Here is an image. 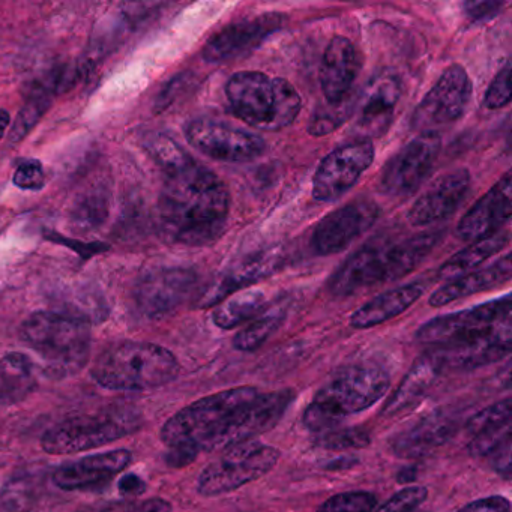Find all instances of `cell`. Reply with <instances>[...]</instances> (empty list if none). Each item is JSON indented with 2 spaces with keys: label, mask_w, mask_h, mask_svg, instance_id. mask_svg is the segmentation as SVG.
I'll list each match as a JSON object with an SVG mask.
<instances>
[{
  "label": "cell",
  "mask_w": 512,
  "mask_h": 512,
  "mask_svg": "<svg viewBox=\"0 0 512 512\" xmlns=\"http://www.w3.org/2000/svg\"><path fill=\"white\" fill-rule=\"evenodd\" d=\"M511 268V254L506 253L487 268L478 269L449 281L448 284L436 290L428 302L433 308L445 307L458 299L502 286L511 280Z\"/></svg>",
  "instance_id": "83f0119b"
},
{
  "label": "cell",
  "mask_w": 512,
  "mask_h": 512,
  "mask_svg": "<svg viewBox=\"0 0 512 512\" xmlns=\"http://www.w3.org/2000/svg\"><path fill=\"white\" fill-rule=\"evenodd\" d=\"M391 386L388 371L376 364H355L341 368L314 395L302 422L320 434L337 428L347 416L373 407Z\"/></svg>",
  "instance_id": "3957f363"
},
{
  "label": "cell",
  "mask_w": 512,
  "mask_h": 512,
  "mask_svg": "<svg viewBox=\"0 0 512 512\" xmlns=\"http://www.w3.org/2000/svg\"><path fill=\"white\" fill-rule=\"evenodd\" d=\"M511 184V173L506 172L461 218L457 226L458 238L475 242L502 230L512 215Z\"/></svg>",
  "instance_id": "7402d4cb"
},
{
  "label": "cell",
  "mask_w": 512,
  "mask_h": 512,
  "mask_svg": "<svg viewBox=\"0 0 512 512\" xmlns=\"http://www.w3.org/2000/svg\"><path fill=\"white\" fill-rule=\"evenodd\" d=\"M428 490L422 485H412L397 491L373 512H413L427 500Z\"/></svg>",
  "instance_id": "f35d334b"
},
{
  "label": "cell",
  "mask_w": 512,
  "mask_h": 512,
  "mask_svg": "<svg viewBox=\"0 0 512 512\" xmlns=\"http://www.w3.org/2000/svg\"><path fill=\"white\" fill-rule=\"evenodd\" d=\"M472 97V82L461 65H451L425 95L412 116V127L421 133L454 124L466 112Z\"/></svg>",
  "instance_id": "7c38bea8"
},
{
  "label": "cell",
  "mask_w": 512,
  "mask_h": 512,
  "mask_svg": "<svg viewBox=\"0 0 512 512\" xmlns=\"http://www.w3.org/2000/svg\"><path fill=\"white\" fill-rule=\"evenodd\" d=\"M442 140L437 133H421L386 163L380 176L383 194L407 197L415 193L433 172Z\"/></svg>",
  "instance_id": "5bb4252c"
},
{
  "label": "cell",
  "mask_w": 512,
  "mask_h": 512,
  "mask_svg": "<svg viewBox=\"0 0 512 512\" xmlns=\"http://www.w3.org/2000/svg\"><path fill=\"white\" fill-rule=\"evenodd\" d=\"M503 4L499 2H473V4H466L467 16L472 17V20H488L496 16L502 10Z\"/></svg>",
  "instance_id": "f6af8a7d"
},
{
  "label": "cell",
  "mask_w": 512,
  "mask_h": 512,
  "mask_svg": "<svg viewBox=\"0 0 512 512\" xmlns=\"http://www.w3.org/2000/svg\"><path fill=\"white\" fill-rule=\"evenodd\" d=\"M20 335L43 359L46 376L65 379L88 364L91 329L80 317L41 311L25 320Z\"/></svg>",
  "instance_id": "8992f818"
},
{
  "label": "cell",
  "mask_w": 512,
  "mask_h": 512,
  "mask_svg": "<svg viewBox=\"0 0 512 512\" xmlns=\"http://www.w3.org/2000/svg\"><path fill=\"white\" fill-rule=\"evenodd\" d=\"M196 275L188 269H160L143 278L137 287L140 310L151 317L172 313L190 295Z\"/></svg>",
  "instance_id": "d4e9b609"
},
{
  "label": "cell",
  "mask_w": 512,
  "mask_h": 512,
  "mask_svg": "<svg viewBox=\"0 0 512 512\" xmlns=\"http://www.w3.org/2000/svg\"><path fill=\"white\" fill-rule=\"evenodd\" d=\"M374 161L370 140H356L340 146L323 158L313 178V197L319 202H334L355 187Z\"/></svg>",
  "instance_id": "9a60e30c"
},
{
  "label": "cell",
  "mask_w": 512,
  "mask_h": 512,
  "mask_svg": "<svg viewBox=\"0 0 512 512\" xmlns=\"http://www.w3.org/2000/svg\"><path fill=\"white\" fill-rule=\"evenodd\" d=\"M50 106L49 95L43 91H37L31 98H29L26 106L20 112L17 118L16 125L11 131V142H19L22 140L32 128L35 127L41 116L46 112L47 107Z\"/></svg>",
  "instance_id": "74e56055"
},
{
  "label": "cell",
  "mask_w": 512,
  "mask_h": 512,
  "mask_svg": "<svg viewBox=\"0 0 512 512\" xmlns=\"http://www.w3.org/2000/svg\"><path fill=\"white\" fill-rule=\"evenodd\" d=\"M439 242V233H419L397 241L394 238L371 239L353 253L332 275L329 289L335 296L356 292L398 280L410 274Z\"/></svg>",
  "instance_id": "7a4b0ae2"
},
{
  "label": "cell",
  "mask_w": 512,
  "mask_h": 512,
  "mask_svg": "<svg viewBox=\"0 0 512 512\" xmlns=\"http://www.w3.org/2000/svg\"><path fill=\"white\" fill-rule=\"evenodd\" d=\"M457 428L454 416L437 410L395 433L389 439V448L395 457L415 460L445 445L455 436Z\"/></svg>",
  "instance_id": "cb8c5ba5"
},
{
  "label": "cell",
  "mask_w": 512,
  "mask_h": 512,
  "mask_svg": "<svg viewBox=\"0 0 512 512\" xmlns=\"http://www.w3.org/2000/svg\"><path fill=\"white\" fill-rule=\"evenodd\" d=\"M11 116L7 110H0V139L4 137L5 131H7L8 125H10Z\"/></svg>",
  "instance_id": "c3c4849f"
},
{
  "label": "cell",
  "mask_w": 512,
  "mask_h": 512,
  "mask_svg": "<svg viewBox=\"0 0 512 512\" xmlns=\"http://www.w3.org/2000/svg\"><path fill=\"white\" fill-rule=\"evenodd\" d=\"M401 92L400 79L392 73L377 74L368 82L353 109L359 140L376 139L389 130Z\"/></svg>",
  "instance_id": "d6986e66"
},
{
  "label": "cell",
  "mask_w": 512,
  "mask_h": 512,
  "mask_svg": "<svg viewBox=\"0 0 512 512\" xmlns=\"http://www.w3.org/2000/svg\"><path fill=\"white\" fill-rule=\"evenodd\" d=\"M355 464H358V460L353 457H343L338 458V460L329 461L328 466L325 467L326 470H347L350 469V467L355 466Z\"/></svg>",
  "instance_id": "7dc6e473"
},
{
  "label": "cell",
  "mask_w": 512,
  "mask_h": 512,
  "mask_svg": "<svg viewBox=\"0 0 512 512\" xmlns=\"http://www.w3.org/2000/svg\"><path fill=\"white\" fill-rule=\"evenodd\" d=\"M185 134L193 148L223 163H250L262 157L266 149V142L259 134L215 119H196L188 125Z\"/></svg>",
  "instance_id": "4fadbf2b"
},
{
  "label": "cell",
  "mask_w": 512,
  "mask_h": 512,
  "mask_svg": "<svg viewBox=\"0 0 512 512\" xmlns=\"http://www.w3.org/2000/svg\"><path fill=\"white\" fill-rule=\"evenodd\" d=\"M166 173L158 202L164 233L172 241L190 247L218 241L229 220L226 184L191 157Z\"/></svg>",
  "instance_id": "6da1fadb"
},
{
  "label": "cell",
  "mask_w": 512,
  "mask_h": 512,
  "mask_svg": "<svg viewBox=\"0 0 512 512\" xmlns=\"http://www.w3.org/2000/svg\"><path fill=\"white\" fill-rule=\"evenodd\" d=\"M457 512H511V502L505 496H487L461 506Z\"/></svg>",
  "instance_id": "ee69618b"
},
{
  "label": "cell",
  "mask_w": 512,
  "mask_h": 512,
  "mask_svg": "<svg viewBox=\"0 0 512 512\" xmlns=\"http://www.w3.org/2000/svg\"><path fill=\"white\" fill-rule=\"evenodd\" d=\"M470 173L466 169L445 173L433 182L422 196L418 197L407 220L413 227H424L428 224L445 220L460 208L470 190Z\"/></svg>",
  "instance_id": "44dd1931"
},
{
  "label": "cell",
  "mask_w": 512,
  "mask_h": 512,
  "mask_svg": "<svg viewBox=\"0 0 512 512\" xmlns=\"http://www.w3.org/2000/svg\"><path fill=\"white\" fill-rule=\"evenodd\" d=\"M224 451L200 473L197 481L200 496L218 497L233 493L268 475L281 457L280 449L257 440L238 443Z\"/></svg>",
  "instance_id": "9c48e42d"
},
{
  "label": "cell",
  "mask_w": 512,
  "mask_h": 512,
  "mask_svg": "<svg viewBox=\"0 0 512 512\" xmlns=\"http://www.w3.org/2000/svg\"><path fill=\"white\" fill-rule=\"evenodd\" d=\"M284 316L286 313H284L283 307H269L265 313L251 320L235 335L233 347L239 352H254L259 349L280 328Z\"/></svg>",
  "instance_id": "d6a6232c"
},
{
  "label": "cell",
  "mask_w": 512,
  "mask_h": 512,
  "mask_svg": "<svg viewBox=\"0 0 512 512\" xmlns=\"http://www.w3.org/2000/svg\"><path fill=\"white\" fill-rule=\"evenodd\" d=\"M227 101L236 118L260 131L289 127L301 112L302 101L289 80L259 71H242L227 82Z\"/></svg>",
  "instance_id": "277c9868"
},
{
  "label": "cell",
  "mask_w": 512,
  "mask_h": 512,
  "mask_svg": "<svg viewBox=\"0 0 512 512\" xmlns=\"http://www.w3.org/2000/svg\"><path fill=\"white\" fill-rule=\"evenodd\" d=\"M443 364L433 349L427 350L413 362L400 385L392 392L382 409V416L394 418L400 413L407 412L418 406L425 395L431 391L440 374L443 373Z\"/></svg>",
  "instance_id": "4316f807"
},
{
  "label": "cell",
  "mask_w": 512,
  "mask_h": 512,
  "mask_svg": "<svg viewBox=\"0 0 512 512\" xmlns=\"http://www.w3.org/2000/svg\"><path fill=\"white\" fill-rule=\"evenodd\" d=\"M511 322V298L508 295L457 313L434 317L416 331V340L430 346L455 343Z\"/></svg>",
  "instance_id": "8fae6325"
},
{
  "label": "cell",
  "mask_w": 512,
  "mask_h": 512,
  "mask_svg": "<svg viewBox=\"0 0 512 512\" xmlns=\"http://www.w3.org/2000/svg\"><path fill=\"white\" fill-rule=\"evenodd\" d=\"M172 505L166 499L154 497L149 500H133V502L112 503L107 506L83 509L79 512H170Z\"/></svg>",
  "instance_id": "b9f144b4"
},
{
  "label": "cell",
  "mask_w": 512,
  "mask_h": 512,
  "mask_svg": "<svg viewBox=\"0 0 512 512\" xmlns=\"http://www.w3.org/2000/svg\"><path fill=\"white\" fill-rule=\"evenodd\" d=\"M37 388L35 365L23 353H8L0 359V404H17Z\"/></svg>",
  "instance_id": "f546056e"
},
{
  "label": "cell",
  "mask_w": 512,
  "mask_h": 512,
  "mask_svg": "<svg viewBox=\"0 0 512 512\" xmlns=\"http://www.w3.org/2000/svg\"><path fill=\"white\" fill-rule=\"evenodd\" d=\"M284 253L281 250H268L239 260L227 268L197 299V307H217L233 293L241 292L263 278L275 274L283 266Z\"/></svg>",
  "instance_id": "ffe728a7"
},
{
  "label": "cell",
  "mask_w": 512,
  "mask_h": 512,
  "mask_svg": "<svg viewBox=\"0 0 512 512\" xmlns=\"http://www.w3.org/2000/svg\"><path fill=\"white\" fill-rule=\"evenodd\" d=\"M422 295L424 286L416 283L380 293L350 316V326L355 329H368L382 325L409 310Z\"/></svg>",
  "instance_id": "f1b7e54d"
},
{
  "label": "cell",
  "mask_w": 512,
  "mask_h": 512,
  "mask_svg": "<svg viewBox=\"0 0 512 512\" xmlns=\"http://www.w3.org/2000/svg\"><path fill=\"white\" fill-rule=\"evenodd\" d=\"M133 454L128 449L91 455L76 463L65 464L53 473V484L65 491L103 488L130 466Z\"/></svg>",
  "instance_id": "603a6c76"
},
{
  "label": "cell",
  "mask_w": 512,
  "mask_h": 512,
  "mask_svg": "<svg viewBox=\"0 0 512 512\" xmlns=\"http://www.w3.org/2000/svg\"><path fill=\"white\" fill-rule=\"evenodd\" d=\"M355 104L356 98L349 97L341 103H326L325 106L319 107L308 124V133L314 137L328 136V134L334 133L352 115Z\"/></svg>",
  "instance_id": "e575fe53"
},
{
  "label": "cell",
  "mask_w": 512,
  "mask_h": 512,
  "mask_svg": "<svg viewBox=\"0 0 512 512\" xmlns=\"http://www.w3.org/2000/svg\"><path fill=\"white\" fill-rule=\"evenodd\" d=\"M376 508L377 497L373 493L353 490L329 497L316 512H373Z\"/></svg>",
  "instance_id": "8d00e7d4"
},
{
  "label": "cell",
  "mask_w": 512,
  "mask_h": 512,
  "mask_svg": "<svg viewBox=\"0 0 512 512\" xmlns=\"http://www.w3.org/2000/svg\"><path fill=\"white\" fill-rule=\"evenodd\" d=\"M379 214V206L365 199L335 209L314 229L311 238L314 251L320 256L341 253L376 223Z\"/></svg>",
  "instance_id": "2e32d148"
},
{
  "label": "cell",
  "mask_w": 512,
  "mask_h": 512,
  "mask_svg": "<svg viewBox=\"0 0 512 512\" xmlns=\"http://www.w3.org/2000/svg\"><path fill=\"white\" fill-rule=\"evenodd\" d=\"M13 182L20 190H41L46 184V175L40 161L28 160L20 164L14 173Z\"/></svg>",
  "instance_id": "7bdbcfd3"
},
{
  "label": "cell",
  "mask_w": 512,
  "mask_h": 512,
  "mask_svg": "<svg viewBox=\"0 0 512 512\" xmlns=\"http://www.w3.org/2000/svg\"><path fill=\"white\" fill-rule=\"evenodd\" d=\"M295 400L292 389L257 395L230 416L229 421L215 434L208 452L227 449L238 443L250 442L277 427L284 413Z\"/></svg>",
  "instance_id": "30bf717a"
},
{
  "label": "cell",
  "mask_w": 512,
  "mask_h": 512,
  "mask_svg": "<svg viewBox=\"0 0 512 512\" xmlns=\"http://www.w3.org/2000/svg\"><path fill=\"white\" fill-rule=\"evenodd\" d=\"M359 55L352 41L334 37L323 53L320 85L326 103L338 104L352 97V88L359 74Z\"/></svg>",
  "instance_id": "484cf974"
},
{
  "label": "cell",
  "mask_w": 512,
  "mask_h": 512,
  "mask_svg": "<svg viewBox=\"0 0 512 512\" xmlns=\"http://www.w3.org/2000/svg\"><path fill=\"white\" fill-rule=\"evenodd\" d=\"M509 245V233L500 232L494 235L487 236V238L479 239V241L472 242L469 247L464 250L458 251L454 256L449 257L442 268L439 269V277L454 278L461 277L466 272L478 268L482 263L487 262L491 256L502 251L503 248Z\"/></svg>",
  "instance_id": "1f68e13d"
},
{
  "label": "cell",
  "mask_w": 512,
  "mask_h": 512,
  "mask_svg": "<svg viewBox=\"0 0 512 512\" xmlns=\"http://www.w3.org/2000/svg\"><path fill=\"white\" fill-rule=\"evenodd\" d=\"M257 395L254 386H238L200 398L167 419L161 428V440L169 451H184L194 457L208 452L209 443L230 416Z\"/></svg>",
  "instance_id": "52a82bcc"
},
{
  "label": "cell",
  "mask_w": 512,
  "mask_h": 512,
  "mask_svg": "<svg viewBox=\"0 0 512 512\" xmlns=\"http://www.w3.org/2000/svg\"><path fill=\"white\" fill-rule=\"evenodd\" d=\"M268 308L269 299L265 292L245 289L233 293L232 296L218 304L212 314V319L218 328L232 331L238 326L250 323L260 314L265 313Z\"/></svg>",
  "instance_id": "4dcf8cb0"
},
{
  "label": "cell",
  "mask_w": 512,
  "mask_h": 512,
  "mask_svg": "<svg viewBox=\"0 0 512 512\" xmlns=\"http://www.w3.org/2000/svg\"><path fill=\"white\" fill-rule=\"evenodd\" d=\"M179 371L181 365L170 350L158 344L124 341L107 347L91 374L103 388L146 391L173 382Z\"/></svg>",
  "instance_id": "5b68a950"
},
{
  "label": "cell",
  "mask_w": 512,
  "mask_h": 512,
  "mask_svg": "<svg viewBox=\"0 0 512 512\" xmlns=\"http://www.w3.org/2000/svg\"><path fill=\"white\" fill-rule=\"evenodd\" d=\"M511 322L455 343L433 346L443 370L469 371L502 361L511 353Z\"/></svg>",
  "instance_id": "ac0fdd59"
},
{
  "label": "cell",
  "mask_w": 512,
  "mask_h": 512,
  "mask_svg": "<svg viewBox=\"0 0 512 512\" xmlns=\"http://www.w3.org/2000/svg\"><path fill=\"white\" fill-rule=\"evenodd\" d=\"M37 500V485L29 476L11 478L0 490V512H29Z\"/></svg>",
  "instance_id": "836d02e7"
},
{
  "label": "cell",
  "mask_w": 512,
  "mask_h": 512,
  "mask_svg": "<svg viewBox=\"0 0 512 512\" xmlns=\"http://www.w3.org/2000/svg\"><path fill=\"white\" fill-rule=\"evenodd\" d=\"M140 425L142 416L136 407L116 404L95 413L65 419L44 434L41 446L52 455L89 451L130 436Z\"/></svg>",
  "instance_id": "ba28073f"
},
{
  "label": "cell",
  "mask_w": 512,
  "mask_h": 512,
  "mask_svg": "<svg viewBox=\"0 0 512 512\" xmlns=\"http://www.w3.org/2000/svg\"><path fill=\"white\" fill-rule=\"evenodd\" d=\"M511 103V64L506 62L485 92L484 106L490 110L503 109Z\"/></svg>",
  "instance_id": "60d3db41"
},
{
  "label": "cell",
  "mask_w": 512,
  "mask_h": 512,
  "mask_svg": "<svg viewBox=\"0 0 512 512\" xmlns=\"http://www.w3.org/2000/svg\"><path fill=\"white\" fill-rule=\"evenodd\" d=\"M283 22L281 14L266 13L232 23L208 41L203 49V58L211 64H224L244 58L260 47L266 38L275 34Z\"/></svg>",
  "instance_id": "e0dca14e"
},
{
  "label": "cell",
  "mask_w": 512,
  "mask_h": 512,
  "mask_svg": "<svg viewBox=\"0 0 512 512\" xmlns=\"http://www.w3.org/2000/svg\"><path fill=\"white\" fill-rule=\"evenodd\" d=\"M146 484L142 478L137 475H127L119 482V491L124 494L125 497H137L140 494L145 493Z\"/></svg>",
  "instance_id": "bcb514c9"
},
{
  "label": "cell",
  "mask_w": 512,
  "mask_h": 512,
  "mask_svg": "<svg viewBox=\"0 0 512 512\" xmlns=\"http://www.w3.org/2000/svg\"><path fill=\"white\" fill-rule=\"evenodd\" d=\"M505 421H511V398L497 401V403L491 404V406L485 407L481 412L473 415L467 421L466 433L470 436V434L476 433L482 428Z\"/></svg>",
  "instance_id": "ab89813d"
},
{
  "label": "cell",
  "mask_w": 512,
  "mask_h": 512,
  "mask_svg": "<svg viewBox=\"0 0 512 512\" xmlns=\"http://www.w3.org/2000/svg\"><path fill=\"white\" fill-rule=\"evenodd\" d=\"M317 446L328 451H356L367 448L371 436L364 428H332L325 433L317 434Z\"/></svg>",
  "instance_id": "d590c367"
}]
</instances>
